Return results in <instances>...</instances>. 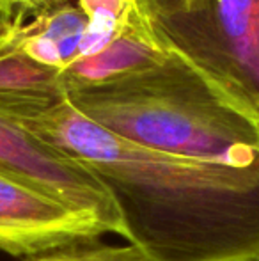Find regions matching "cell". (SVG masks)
<instances>
[{"label":"cell","instance_id":"cell-8","mask_svg":"<svg viewBox=\"0 0 259 261\" xmlns=\"http://www.w3.org/2000/svg\"><path fill=\"white\" fill-rule=\"evenodd\" d=\"M85 29V14L78 6H71L28 23L16 25L14 41L32 61L63 73L78 59Z\"/></svg>","mask_w":259,"mask_h":261},{"label":"cell","instance_id":"cell-9","mask_svg":"<svg viewBox=\"0 0 259 261\" xmlns=\"http://www.w3.org/2000/svg\"><path fill=\"white\" fill-rule=\"evenodd\" d=\"M76 6L87 18L78 57H93L131 27L146 23L137 13L133 0H76Z\"/></svg>","mask_w":259,"mask_h":261},{"label":"cell","instance_id":"cell-13","mask_svg":"<svg viewBox=\"0 0 259 261\" xmlns=\"http://www.w3.org/2000/svg\"><path fill=\"white\" fill-rule=\"evenodd\" d=\"M14 27V18L7 7L6 0H0V39H4Z\"/></svg>","mask_w":259,"mask_h":261},{"label":"cell","instance_id":"cell-2","mask_svg":"<svg viewBox=\"0 0 259 261\" xmlns=\"http://www.w3.org/2000/svg\"><path fill=\"white\" fill-rule=\"evenodd\" d=\"M108 134L163 155L245 167L259 160V116L172 54L148 71L68 91Z\"/></svg>","mask_w":259,"mask_h":261},{"label":"cell","instance_id":"cell-1","mask_svg":"<svg viewBox=\"0 0 259 261\" xmlns=\"http://www.w3.org/2000/svg\"><path fill=\"white\" fill-rule=\"evenodd\" d=\"M103 183L121 234L160 261H259V160L245 167L138 148L66 100L21 123Z\"/></svg>","mask_w":259,"mask_h":261},{"label":"cell","instance_id":"cell-11","mask_svg":"<svg viewBox=\"0 0 259 261\" xmlns=\"http://www.w3.org/2000/svg\"><path fill=\"white\" fill-rule=\"evenodd\" d=\"M206 0H133L137 13L153 29L199 13Z\"/></svg>","mask_w":259,"mask_h":261},{"label":"cell","instance_id":"cell-6","mask_svg":"<svg viewBox=\"0 0 259 261\" xmlns=\"http://www.w3.org/2000/svg\"><path fill=\"white\" fill-rule=\"evenodd\" d=\"M14 29L0 39V119L34 121L68 100L63 73L27 57L14 41Z\"/></svg>","mask_w":259,"mask_h":261},{"label":"cell","instance_id":"cell-5","mask_svg":"<svg viewBox=\"0 0 259 261\" xmlns=\"http://www.w3.org/2000/svg\"><path fill=\"white\" fill-rule=\"evenodd\" d=\"M103 233L93 217L0 174V251L34 258L89 245Z\"/></svg>","mask_w":259,"mask_h":261},{"label":"cell","instance_id":"cell-10","mask_svg":"<svg viewBox=\"0 0 259 261\" xmlns=\"http://www.w3.org/2000/svg\"><path fill=\"white\" fill-rule=\"evenodd\" d=\"M25 261H160L142 251L140 247L130 244L125 247L116 245H96V247H69L63 251H53L48 254L34 256Z\"/></svg>","mask_w":259,"mask_h":261},{"label":"cell","instance_id":"cell-4","mask_svg":"<svg viewBox=\"0 0 259 261\" xmlns=\"http://www.w3.org/2000/svg\"><path fill=\"white\" fill-rule=\"evenodd\" d=\"M0 174L121 234L114 201L85 164L6 119H0Z\"/></svg>","mask_w":259,"mask_h":261},{"label":"cell","instance_id":"cell-12","mask_svg":"<svg viewBox=\"0 0 259 261\" xmlns=\"http://www.w3.org/2000/svg\"><path fill=\"white\" fill-rule=\"evenodd\" d=\"M14 23L23 25L38 18L48 16L64 7L76 6V0H6Z\"/></svg>","mask_w":259,"mask_h":261},{"label":"cell","instance_id":"cell-3","mask_svg":"<svg viewBox=\"0 0 259 261\" xmlns=\"http://www.w3.org/2000/svg\"><path fill=\"white\" fill-rule=\"evenodd\" d=\"M160 45L259 116V0H206L155 27Z\"/></svg>","mask_w":259,"mask_h":261},{"label":"cell","instance_id":"cell-7","mask_svg":"<svg viewBox=\"0 0 259 261\" xmlns=\"http://www.w3.org/2000/svg\"><path fill=\"white\" fill-rule=\"evenodd\" d=\"M172 57L160 45L153 27L138 23L93 57H78L63 71L66 93L137 75Z\"/></svg>","mask_w":259,"mask_h":261}]
</instances>
